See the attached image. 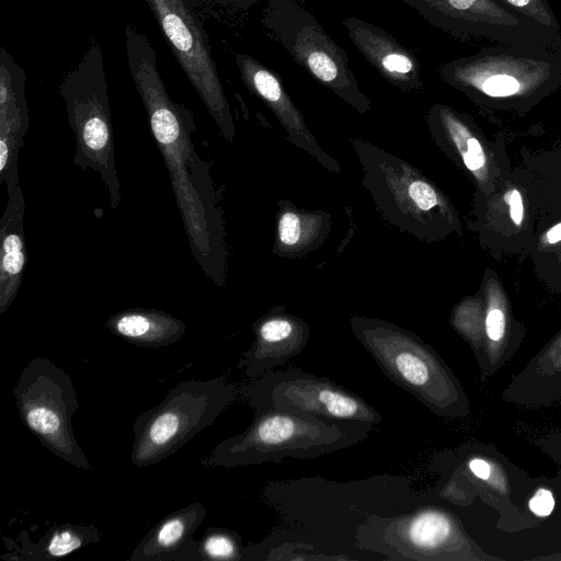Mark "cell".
Segmentation results:
<instances>
[{"mask_svg": "<svg viewBox=\"0 0 561 561\" xmlns=\"http://www.w3.org/2000/svg\"><path fill=\"white\" fill-rule=\"evenodd\" d=\"M13 396L22 423L44 447L78 469H92L73 434L79 400L62 368L47 357L32 358L21 371Z\"/></svg>", "mask_w": 561, "mask_h": 561, "instance_id": "cell-8", "label": "cell"}, {"mask_svg": "<svg viewBox=\"0 0 561 561\" xmlns=\"http://www.w3.org/2000/svg\"><path fill=\"white\" fill-rule=\"evenodd\" d=\"M243 558L240 536L227 528L209 527L198 540V561L240 560Z\"/></svg>", "mask_w": 561, "mask_h": 561, "instance_id": "cell-21", "label": "cell"}, {"mask_svg": "<svg viewBox=\"0 0 561 561\" xmlns=\"http://www.w3.org/2000/svg\"><path fill=\"white\" fill-rule=\"evenodd\" d=\"M485 333L493 342H500L505 333V317L502 310L491 309L485 318Z\"/></svg>", "mask_w": 561, "mask_h": 561, "instance_id": "cell-24", "label": "cell"}, {"mask_svg": "<svg viewBox=\"0 0 561 561\" xmlns=\"http://www.w3.org/2000/svg\"><path fill=\"white\" fill-rule=\"evenodd\" d=\"M510 214L512 220L516 225H520L523 220V202L517 190H514L510 196Z\"/></svg>", "mask_w": 561, "mask_h": 561, "instance_id": "cell-27", "label": "cell"}, {"mask_svg": "<svg viewBox=\"0 0 561 561\" xmlns=\"http://www.w3.org/2000/svg\"><path fill=\"white\" fill-rule=\"evenodd\" d=\"M342 24L353 45L387 82L404 92L421 89L417 58L390 33L357 16L344 18Z\"/></svg>", "mask_w": 561, "mask_h": 561, "instance_id": "cell-15", "label": "cell"}, {"mask_svg": "<svg viewBox=\"0 0 561 561\" xmlns=\"http://www.w3.org/2000/svg\"><path fill=\"white\" fill-rule=\"evenodd\" d=\"M250 426L220 442L202 460L204 467L237 468L280 462L284 458H317L365 439L373 427L325 421L277 409L253 411Z\"/></svg>", "mask_w": 561, "mask_h": 561, "instance_id": "cell-3", "label": "cell"}, {"mask_svg": "<svg viewBox=\"0 0 561 561\" xmlns=\"http://www.w3.org/2000/svg\"><path fill=\"white\" fill-rule=\"evenodd\" d=\"M207 510L194 502L161 518L139 541L130 561H198V540L194 539Z\"/></svg>", "mask_w": 561, "mask_h": 561, "instance_id": "cell-16", "label": "cell"}, {"mask_svg": "<svg viewBox=\"0 0 561 561\" xmlns=\"http://www.w3.org/2000/svg\"><path fill=\"white\" fill-rule=\"evenodd\" d=\"M234 59L243 83L271 110L290 144L313 157L328 171L341 173L339 162L317 141L280 78L248 54L237 53Z\"/></svg>", "mask_w": 561, "mask_h": 561, "instance_id": "cell-12", "label": "cell"}, {"mask_svg": "<svg viewBox=\"0 0 561 561\" xmlns=\"http://www.w3.org/2000/svg\"><path fill=\"white\" fill-rule=\"evenodd\" d=\"M331 226L330 213L323 209L307 210L279 198L272 252L283 259L305 257L325 242Z\"/></svg>", "mask_w": 561, "mask_h": 561, "instance_id": "cell-17", "label": "cell"}, {"mask_svg": "<svg viewBox=\"0 0 561 561\" xmlns=\"http://www.w3.org/2000/svg\"><path fill=\"white\" fill-rule=\"evenodd\" d=\"M251 346L242 354L239 366L248 380L284 366L306 347L311 329L285 307H274L252 324Z\"/></svg>", "mask_w": 561, "mask_h": 561, "instance_id": "cell-13", "label": "cell"}, {"mask_svg": "<svg viewBox=\"0 0 561 561\" xmlns=\"http://www.w3.org/2000/svg\"><path fill=\"white\" fill-rule=\"evenodd\" d=\"M375 540L366 545L400 560H481L456 516L439 507H423L394 518L374 519L366 526Z\"/></svg>", "mask_w": 561, "mask_h": 561, "instance_id": "cell-11", "label": "cell"}, {"mask_svg": "<svg viewBox=\"0 0 561 561\" xmlns=\"http://www.w3.org/2000/svg\"><path fill=\"white\" fill-rule=\"evenodd\" d=\"M59 93L76 138L73 163L83 171L98 172L108 191L111 206L121 201L114 133L111 121L102 48L93 44L77 67L69 71Z\"/></svg>", "mask_w": 561, "mask_h": 561, "instance_id": "cell-6", "label": "cell"}, {"mask_svg": "<svg viewBox=\"0 0 561 561\" xmlns=\"http://www.w3.org/2000/svg\"><path fill=\"white\" fill-rule=\"evenodd\" d=\"M518 81L507 75H494L482 84V90L490 96H507L518 91Z\"/></svg>", "mask_w": 561, "mask_h": 561, "instance_id": "cell-22", "label": "cell"}, {"mask_svg": "<svg viewBox=\"0 0 561 561\" xmlns=\"http://www.w3.org/2000/svg\"><path fill=\"white\" fill-rule=\"evenodd\" d=\"M106 329L139 347L159 348L176 343L186 332L180 319L161 310L129 308L112 314Z\"/></svg>", "mask_w": 561, "mask_h": 561, "instance_id": "cell-19", "label": "cell"}, {"mask_svg": "<svg viewBox=\"0 0 561 561\" xmlns=\"http://www.w3.org/2000/svg\"><path fill=\"white\" fill-rule=\"evenodd\" d=\"M262 22L290 57L320 84L359 114L371 108L350 67L346 51L296 0H267Z\"/></svg>", "mask_w": 561, "mask_h": 561, "instance_id": "cell-7", "label": "cell"}, {"mask_svg": "<svg viewBox=\"0 0 561 561\" xmlns=\"http://www.w3.org/2000/svg\"><path fill=\"white\" fill-rule=\"evenodd\" d=\"M101 540L94 525L67 523L54 526L35 543L27 546L16 559L49 561L64 558L88 545Z\"/></svg>", "mask_w": 561, "mask_h": 561, "instance_id": "cell-20", "label": "cell"}, {"mask_svg": "<svg viewBox=\"0 0 561 561\" xmlns=\"http://www.w3.org/2000/svg\"><path fill=\"white\" fill-rule=\"evenodd\" d=\"M529 511L538 517L550 516L554 510L556 500L549 488L539 486L528 500Z\"/></svg>", "mask_w": 561, "mask_h": 561, "instance_id": "cell-23", "label": "cell"}, {"mask_svg": "<svg viewBox=\"0 0 561 561\" xmlns=\"http://www.w3.org/2000/svg\"><path fill=\"white\" fill-rule=\"evenodd\" d=\"M468 470L478 480L489 481L492 477L493 469L489 460L483 457H471L467 461Z\"/></svg>", "mask_w": 561, "mask_h": 561, "instance_id": "cell-25", "label": "cell"}, {"mask_svg": "<svg viewBox=\"0 0 561 561\" xmlns=\"http://www.w3.org/2000/svg\"><path fill=\"white\" fill-rule=\"evenodd\" d=\"M201 1H207V2H214L221 5L240 9V10H248L261 0H201Z\"/></svg>", "mask_w": 561, "mask_h": 561, "instance_id": "cell-28", "label": "cell"}, {"mask_svg": "<svg viewBox=\"0 0 561 561\" xmlns=\"http://www.w3.org/2000/svg\"><path fill=\"white\" fill-rule=\"evenodd\" d=\"M507 1L515 7H524V5L528 4L530 0H507Z\"/></svg>", "mask_w": 561, "mask_h": 561, "instance_id": "cell-30", "label": "cell"}, {"mask_svg": "<svg viewBox=\"0 0 561 561\" xmlns=\"http://www.w3.org/2000/svg\"><path fill=\"white\" fill-rule=\"evenodd\" d=\"M240 393L253 411L277 409L370 427L381 423L380 413L358 394L299 368L268 370Z\"/></svg>", "mask_w": 561, "mask_h": 561, "instance_id": "cell-9", "label": "cell"}, {"mask_svg": "<svg viewBox=\"0 0 561 561\" xmlns=\"http://www.w3.org/2000/svg\"><path fill=\"white\" fill-rule=\"evenodd\" d=\"M547 240L550 243H556L561 240V222L553 226L548 232H547Z\"/></svg>", "mask_w": 561, "mask_h": 561, "instance_id": "cell-29", "label": "cell"}, {"mask_svg": "<svg viewBox=\"0 0 561 561\" xmlns=\"http://www.w3.org/2000/svg\"><path fill=\"white\" fill-rule=\"evenodd\" d=\"M25 199L19 184L8 193V202L0 219V313L14 301L27 263L24 234Z\"/></svg>", "mask_w": 561, "mask_h": 561, "instance_id": "cell-18", "label": "cell"}, {"mask_svg": "<svg viewBox=\"0 0 561 561\" xmlns=\"http://www.w3.org/2000/svg\"><path fill=\"white\" fill-rule=\"evenodd\" d=\"M539 447L561 466V434H551L538 439Z\"/></svg>", "mask_w": 561, "mask_h": 561, "instance_id": "cell-26", "label": "cell"}, {"mask_svg": "<svg viewBox=\"0 0 561 561\" xmlns=\"http://www.w3.org/2000/svg\"><path fill=\"white\" fill-rule=\"evenodd\" d=\"M26 73L0 48V183L12 192L19 183L18 161L28 129Z\"/></svg>", "mask_w": 561, "mask_h": 561, "instance_id": "cell-14", "label": "cell"}, {"mask_svg": "<svg viewBox=\"0 0 561 561\" xmlns=\"http://www.w3.org/2000/svg\"><path fill=\"white\" fill-rule=\"evenodd\" d=\"M175 59L222 137L233 142L236 124L211 55L208 36L186 0H145Z\"/></svg>", "mask_w": 561, "mask_h": 561, "instance_id": "cell-10", "label": "cell"}, {"mask_svg": "<svg viewBox=\"0 0 561 561\" xmlns=\"http://www.w3.org/2000/svg\"><path fill=\"white\" fill-rule=\"evenodd\" d=\"M350 328L381 371L432 413L465 417L470 403L460 381L437 352L417 334L383 319L352 316Z\"/></svg>", "mask_w": 561, "mask_h": 561, "instance_id": "cell-2", "label": "cell"}, {"mask_svg": "<svg viewBox=\"0 0 561 561\" xmlns=\"http://www.w3.org/2000/svg\"><path fill=\"white\" fill-rule=\"evenodd\" d=\"M125 47L152 137L170 175L191 253L204 274L222 287L228 270L225 222L210 167L195 150L194 115L172 101L160 77L151 43L131 25L125 27Z\"/></svg>", "mask_w": 561, "mask_h": 561, "instance_id": "cell-1", "label": "cell"}, {"mask_svg": "<svg viewBox=\"0 0 561 561\" xmlns=\"http://www.w3.org/2000/svg\"><path fill=\"white\" fill-rule=\"evenodd\" d=\"M362 183L381 218L419 241L432 242L447 225L448 209L434 183L420 169L359 138L351 139Z\"/></svg>", "mask_w": 561, "mask_h": 561, "instance_id": "cell-4", "label": "cell"}, {"mask_svg": "<svg viewBox=\"0 0 561 561\" xmlns=\"http://www.w3.org/2000/svg\"><path fill=\"white\" fill-rule=\"evenodd\" d=\"M239 392L225 376L179 382L159 404L136 417L131 463L149 467L169 458L211 425Z\"/></svg>", "mask_w": 561, "mask_h": 561, "instance_id": "cell-5", "label": "cell"}]
</instances>
